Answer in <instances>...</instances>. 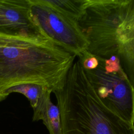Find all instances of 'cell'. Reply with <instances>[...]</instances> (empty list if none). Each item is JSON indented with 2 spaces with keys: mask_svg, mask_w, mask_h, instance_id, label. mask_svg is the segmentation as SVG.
Segmentation results:
<instances>
[{
  "mask_svg": "<svg viewBox=\"0 0 134 134\" xmlns=\"http://www.w3.org/2000/svg\"><path fill=\"white\" fill-rule=\"evenodd\" d=\"M76 57L43 35H0V102L6 90L20 84L62 88Z\"/></svg>",
  "mask_w": 134,
  "mask_h": 134,
  "instance_id": "cell-1",
  "label": "cell"
},
{
  "mask_svg": "<svg viewBox=\"0 0 134 134\" xmlns=\"http://www.w3.org/2000/svg\"><path fill=\"white\" fill-rule=\"evenodd\" d=\"M77 23L87 51L103 60L117 57L134 88V0H84Z\"/></svg>",
  "mask_w": 134,
  "mask_h": 134,
  "instance_id": "cell-2",
  "label": "cell"
},
{
  "mask_svg": "<svg viewBox=\"0 0 134 134\" xmlns=\"http://www.w3.org/2000/svg\"><path fill=\"white\" fill-rule=\"evenodd\" d=\"M53 93L60 110L62 134H134V125L101 102L80 60L70 69L62 88Z\"/></svg>",
  "mask_w": 134,
  "mask_h": 134,
  "instance_id": "cell-3",
  "label": "cell"
},
{
  "mask_svg": "<svg viewBox=\"0 0 134 134\" xmlns=\"http://www.w3.org/2000/svg\"><path fill=\"white\" fill-rule=\"evenodd\" d=\"M32 17L42 34L79 59L87 52L88 43L78 23L42 2L29 0Z\"/></svg>",
  "mask_w": 134,
  "mask_h": 134,
  "instance_id": "cell-4",
  "label": "cell"
},
{
  "mask_svg": "<svg viewBox=\"0 0 134 134\" xmlns=\"http://www.w3.org/2000/svg\"><path fill=\"white\" fill-rule=\"evenodd\" d=\"M98 59L96 69H84L89 82L105 107L134 125V88L122 70L107 72L103 66V59Z\"/></svg>",
  "mask_w": 134,
  "mask_h": 134,
  "instance_id": "cell-5",
  "label": "cell"
},
{
  "mask_svg": "<svg viewBox=\"0 0 134 134\" xmlns=\"http://www.w3.org/2000/svg\"><path fill=\"white\" fill-rule=\"evenodd\" d=\"M0 35L44 36L32 17L29 0H0Z\"/></svg>",
  "mask_w": 134,
  "mask_h": 134,
  "instance_id": "cell-6",
  "label": "cell"
},
{
  "mask_svg": "<svg viewBox=\"0 0 134 134\" xmlns=\"http://www.w3.org/2000/svg\"><path fill=\"white\" fill-rule=\"evenodd\" d=\"M51 90L47 88L42 93L33 109V121L42 120L49 134H62L60 113L58 106L51 100Z\"/></svg>",
  "mask_w": 134,
  "mask_h": 134,
  "instance_id": "cell-7",
  "label": "cell"
},
{
  "mask_svg": "<svg viewBox=\"0 0 134 134\" xmlns=\"http://www.w3.org/2000/svg\"><path fill=\"white\" fill-rule=\"evenodd\" d=\"M47 88L45 86L34 83H26L16 85L5 91L3 96V100L12 93H20L24 95L28 99L31 107L34 109L36 107L42 93Z\"/></svg>",
  "mask_w": 134,
  "mask_h": 134,
  "instance_id": "cell-8",
  "label": "cell"
},
{
  "mask_svg": "<svg viewBox=\"0 0 134 134\" xmlns=\"http://www.w3.org/2000/svg\"><path fill=\"white\" fill-rule=\"evenodd\" d=\"M50 7L77 21L83 10L84 0H41Z\"/></svg>",
  "mask_w": 134,
  "mask_h": 134,
  "instance_id": "cell-9",
  "label": "cell"
},
{
  "mask_svg": "<svg viewBox=\"0 0 134 134\" xmlns=\"http://www.w3.org/2000/svg\"><path fill=\"white\" fill-rule=\"evenodd\" d=\"M85 70H93L96 69L98 64L99 61L97 57L91 55L88 52L82 58L79 59Z\"/></svg>",
  "mask_w": 134,
  "mask_h": 134,
  "instance_id": "cell-10",
  "label": "cell"
}]
</instances>
